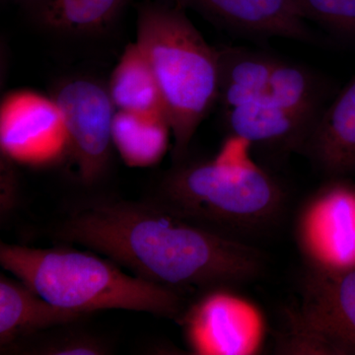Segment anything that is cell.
Returning a JSON list of instances; mask_svg holds the SVG:
<instances>
[{
	"mask_svg": "<svg viewBox=\"0 0 355 355\" xmlns=\"http://www.w3.org/2000/svg\"><path fill=\"white\" fill-rule=\"evenodd\" d=\"M169 123L164 116L120 111L114 114L113 146L130 167L158 163L169 144Z\"/></svg>",
	"mask_w": 355,
	"mask_h": 355,
	"instance_id": "obj_15",
	"label": "cell"
},
{
	"mask_svg": "<svg viewBox=\"0 0 355 355\" xmlns=\"http://www.w3.org/2000/svg\"><path fill=\"white\" fill-rule=\"evenodd\" d=\"M224 153L216 160L178 166L151 200L202 227L251 244L282 220L286 193L265 170Z\"/></svg>",
	"mask_w": 355,
	"mask_h": 355,
	"instance_id": "obj_3",
	"label": "cell"
},
{
	"mask_svg": "<svg viewBox=\"0 0 355 355\" xmlns=\"http://www.w3.org/2000/svg\"><path fill=\"white\" fill-rule=\"evenodd\" d=\"M53 99L64 116L67 155L84 184L99 182L108 168L113 146L114 105L109 91L87 78L65 81Z\"/></svg>",
	"mask_w": 355,
	"mask_h": 355,
	"instance_id": "obj_7",
	"label": "cell"
},
{
	"mask_svg": "<svg viewBox=\"0 0 355 355\" xmlns=\"http://www.w3.org/2000/svg\"><path fill=\"white\" fill-rule=\"evenodd\" d=\"M317 120L291 113L265 95L229 110L228 125L233 137L250 144L280 149L304 150Z\"/></svg>",
	"mask_w": 355,
	"mask_h": 355,
	"instance_id": "obj_12",
	"label": "cell"
},
{
	"mask_svg": "<svg viewBox=\"0 0 355 355\" xmlns=\"http://www.w3.org/2000/svg\"><path fill=\"white\" fill-rule=\"evenodd\" d=\"M187 340L197 354H247L258 340V320L223 288L211 289L184 313Z\"/></svg>",
	"mask_w": 355,
	"mask_h": 355,
	"instance_id": "obj_9",
	"label": "cell"
},
{
	"mask_svg": "<svg viewBox=\"0 0 355 355\" xmlns=\"http://www.w3.org/2000/svg\"><path fill=\"white\" fill-rule=\"evenodd\" d=\"M305 19L349 38L355 37V0H295Z\"/></svg>",
	"mask_w": 355,
	"mask_h": 355,
	"instance_id": "obj_19",
	"label": "cell"
},
{
	"mask_svg": "<svg viewBox=\"0 0 355 355\" xmlns=\"http://www.w3.org/2000/svg\"><path fill=\"white\" fill-rule=\"evenodd\" d=\"M10 159L2 155L1 159V193H0V216L4 218L10 214L17 203V177L12 168Z\"/></svg>",
	"mask_w": 355,
	"mask_h": 355,
	"instance_id": "obj_21",
	"label": "cell"
},
{
	"mask_svg": "<svg viewBox=\"0 0 355 355\" xmlns=\"http://www.w3.org/2000/svg\"><path fill=\"white\" fill-rule=\"evenodd\" d=\"M86 315L51 304L19 279L0 277V345L44 329L74 323Z\"/></svg>",
	"mask_w": 355,
	"mask_h": 355,
	"instance_id": "obj_13",
	"label": "cell"
},
{
	"mask_svg": "<svg viewBox=\"0 0 355 355\" xmlns=\"http://www.w3.org/2000/svg\"><path fill=\"white\" fill-rule=\"evenodd\" d=\"M249 34L311 41L312 33L295 0H183Z\"/></svg>",
	"mask_w": 355,
	"mask_h": 355,
	"instance_id": "obj_11",
	"label": "cell"
},
{
	"mask_svg": "<svg viewBox=\"0 0 355 355\" xmlns=\"http://www.w3.org/2000/svg\"><path fill=\"white\" fill-rule=\"evenodd\" d=\"M219 95L228 110L254 101L265 92L277 60L244 49L217 51Z\"/></svg>",
	"mask_w": 355,
	"mask_h": 355,
	"instance_id": "obj_16",
	"label": "cell"
},
{
	"mask_svg": "<svg viewBox=\"0 0 355 355\" xmlns=\"http://www.w3.org/2000/svg\"><path fill=\"white\" fill-rule=\"evenodd\" d=\"M109 93L120 111L166 116L157 80L137 43L128 44L121 55L112 76Z\"/></svg>",
	"mask_w": 355,
	"mask_h": 355,
	"instance_id": "obj_14",
	"label": "cell"
},
{
	"mask_svg": "<svg viewBox=\"0 0 355 355\" xmlns=\"http://www.w3.org/2000/svg\"><path fill=\"white\" fill-rule=\"evenodd\" d=\"M287 328L277 343L280 354L355 355V268H307Z\"/></svg>",
	"mask_w": 355,
	"mask_h": 355,
	"instance_id": "obj_5",
	"label": "cell"
},
{
	"mask_svg": "<svg viewBox=\"0 0 355 355\" xmlns=\"http://www.w3.org/2000/svg\"><path fill=\"white\" fill-rule=\"evenodd\" d=\"M265 95L272 103L291 113L317 120L319 89L314 77L297 65L277 60Z\"/></svg>",
	"mask_w": 355,
	"mask_h": 355,
	"instance_id": "obj_18",
	"label": "cell"
},
{
	"mask_svg": "<svg viewBox=\"0 0 355 355\" xmlns=\"http://www.w3.org/2000/svg\"><path fill=\"white\" fill-rule=\"evenodd\" d=\"M303 153L331 179L355 176V77L318 116Z\"/></svg>",
	"mask_w": 355,
	"mask_h": 355,
	"instance_id": "obj_10",
	"label": "cell"
},
{
	"mask_svg": "<svg viewBox=\"0 0 355 355\" xmlns=\"http://www.w3.org/2000/svg\"><path fill=\"white\" fill-rule=\"evenodd\" d=\"M2 155L20 164L41 167L67 155L64 116L53 98L32 91H16L0 110Z\"/></svg>",
	"mask_w": 355,
	"mask_h": 355,
	"instance_id": "obj_8",
	"label": "cell"
},
{
	"mask_svg": "<svg viewBox=\"0 0 355 355\" xmlns=\"http://www.w3.org/2000/svg\"><path fill=\"white\" fill-rule=\"evenodd\" d=\"M0 263L51 304L80 314L120 309L177 318L183 312L179 291L123 272L95 252L1 243Z\"/></svg>",
	"mask_w": 355,
	"mask_h": 355,
	"instance_id": "obj_2",
	"label": "cell"
},
{
	"mask_svg": "<svg viewBox=\"0 0 355 355\" xmlns=\"http://www.w3.org/2000/svg\"><path fill=\"white\" fill-rule=\"evenodd\" d=\"M35 352L46 355H102L108 354V349L98 338L76 334L48 340Z\"/></svg>",
	"mask_w": 355,
	"mask_h": 355,
	"instance_id": "obj_20",
	"label": "cell"
},
{
	"mask_svg": "<svg viewBox=\"0 0 355 355\" xmlns=\"http://www.w3.org/2000/svg\"><path fill=\"white\" fill-rule=\"evenodd\" d=\"M55 235L179 292L239 286L265 268L253 245L202 227L153 200H84L60 221Z\"/></svg>",
	"mask_w": 355,
	"mask_h": 355,
	"instance_id": "obj_1",
	"label": "cell"
},
{
	"mask_svg": "<svg viewBox=\"0 0 355 355\" xmlns=\"http://www.w3.org/2000/svg\"><path fill=\"white\" fill-rule=\"evenodd\" d=\"M151 65L174 139L173 157H184L198 125L219 95L217 51L178 9L139 8L137 41Z\"/></svg>",
	"mask_w": 355,
	"mask_h": 355,
	"instance_id": "obj_4",
	"label": "cell"
},
{
	"mask_svg": "<svg viewBox=\"0 0 355 355\" xmlns=\"http://www.w3.org/2000/svg\"><path fill=\"white\" fill-rule=\"evenodd\" d=\"M37 19L58 32H93L109 25L125 0H27Z\"/></svg>",
	"mask_w": 355,
	"mask_h": 355,
	"instance_id": "obj_17",
	"label": "cell"
},
{
	"mask_svg": "<svg viewBox=\"0 0 355 355\" xmlns=\"http://www.w3.org/2000/svg\"><path fill=\"white\" fill-rule=\"evenodd\" d=\"M294 237L307 268L343 272L355 268V184L336 178L299 207Z\"/></svg>",
	"mask_w": 355,
	"mask_h": 355,
	"instance_id": "obj_6",
	"label": "cell"
},
{
	"mask_svg": "<svg viewBox=\"0 0 355 355\" xmlns=\"http://www.w3.org/2000/svg\"><path fill=\"white\" fill-rule=\"evenodd\" d=\"M26 1H27V0H26Z\"/></svg>",
	"mask_w": 355,
	"mask_h": 355,
	"instance_id": "obj_22",
	"label": "cell"
}]
</instances>
